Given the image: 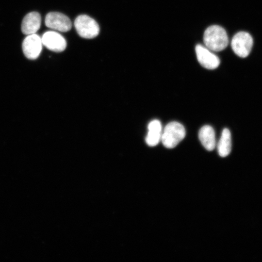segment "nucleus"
Wrapping results in <instances>:
<instances>
[{"instance_id": "obj_1", "label": "nucleus", "mask_w": 262, "mask_h": 262, "mask_svg": "<svg viewBox=\"0 0 262 262\" xmlns=\"http://www.w3.org/2000/svg\"><path fill=\"white\" fill-rule=\"evenodd\" d=\"M206 48L213 51H220L228 45L229 39L225 30L218 25H212L206 29L203 35Z\"/></svg>"}, {"instance_id": "obj_2", "label": "nucleus", "mask_w": 262, "mask_h": 262, "mask_svg": "<svg viewBox=\"0 0 262 262\" xmlns=\"http://www.w3.org/2000/svg\"><path fill=\"white\" fill-rule=\"evenodd\" d=\"M186 134L184 126L179 122L168 123L162 133L161 141L167 148H173L183 139Z\"/></svg>"}, {"instance_id": "obj_3", "label": "nucleus", "mask_w": 262, "mask_h": 262, "mask_svg": "<svg viewBox=\"0 0 262 262\" xmlns=\"http://www.w3.org/2000/svg\"><path fill=\"white\" fill-rule=\"evenodd\" d=\"M74 26L79 35L82 38H93L96 37L99 32L98 23L93 18L86 15L79 16L75 20Z\"/></svg>"}, {"instance_id": "obj_4", "label": "nucleus", "mask_w": 262, "mask_h": 262, "mask_svg": "<svg viewBox=\"0 0 262 262\" xmlns=\"http://www.w3.org/2000/svg\"><path fill=\"white\" fill-rule=\"evenodd\" d=\"M253 41L251 35L246 32H239L232 38L231 46L234 52L242 58L247 57L250 53Z\"/></svg>"}, {"instance_id": "obj_5", "label": "nucleus", "mask_w": 262, "mask_h": 262, "mask_svg": "<svg viewBox=\"0 0 262 262\" xmlns=\"http://www.w3.org/2000/svg\"><path fill=\"white\" fill-rule=\"evenodd\" d=\"M45 21L46 26L48 28L61 32H68L72 27L69 18L59 12L49 13L46 16Z\"/></svg>"}, {"instance_id": "obj_6", "label": "nucleus", "mask_w": 262, "mask_h": 262, "mask_svg": "<svg viewBox=\"0 0 262 262\" xmlns=\"http://www.w3.org/2000/svg\"><path fill=\"white\" fill-rule=\"evenodd\" d=\"M41 37L34 33L28 35L22 43V50L29 59L34 60L39 56L42 49Z\"/></svg>"}, {"instance_id": "obj_7", "label": "nucleus", "mask_w": 262, "mask_h": 262, "mask_svg": "<svg viewBox=\"0 0 262 262\" xmlns=\"http://www.w3.org/2000/svg\"><path fill=\"white\" fill-rule=\"evenodd\" d=\"M195 51L198 62L204 68L214 69L219 66V58L207 48L197 44L195 47Z\"/></svg>"}, {"instance_id": "obj_8", "label": "nucleus", "mask_w": 262, "mask_h": 262, "mask_svg": "<svg viewBox=\"0 0 262 262\" xmlns=\"http://www.w3.org/2000/svg\"><path fill=\"white\" fill-rule=\"evenodd\" d=\"M42 44L49 49L54 52L64 51L66 47L65 38L59 33L52 31L45 32L41 37Z\"/></svg>"}, {"instance_id": "obj_9", "label": "nucleus", "mask_w": 262, "mask_h": 262, "mask_svg": "<svg viewBox=\"0 0 262 262\" xmlns=\"http://www.w3.org/2000/svg\"><path fill=\"white\" fill-rule=\"evenodd\" d=\"M41 22V16L38 12H32L27 14L21 23L22 32L27 35L35 33L40 28Z\"/></svg>"}, {"instance_id": "obj_10", "label": "nucleus", "mask_w": 262, "mask_h": 262, "mask_svg": "<svg viewBox=\"0 0 262 262\" xmlns=\"http://www.w3.org/2000/svg\"><path fill=\"white\" fill-rule=\"evenodd\" d=\"M147 129L146 137L147 144L150 147L157 145L161 140L162 127L161 122L157 119L152 120L149 123Z\"/></svg>"}, {"instance_id": "obj_11", "label": "nucleus", "mask_w": 262, "mask_h": 262, "mask_svg": "<svg viewBox=\"0 0 262 262\" xmlns=\"http://www.w3.org/2000/svg\"><path fill=\"white\" fill-rule=\"evenodd\" d=\"M199 139L204 148L212 151L216 146L215 132L213 129L209 125L201 128L198 132Z\"/></svg>"}, {"instance_id": "obj_12", "label": "nucleus", "mask_w": 262, "mask_h": 262, "mask_svg": "<svg viewBox=\"0 0 262 262\" xmlns=\"http://www.w3.org/2000/svg\"><path fill=\"white\" fill-rule=\"evenodd\" d=\"M229 130L227 128L223 129L217 148L220 156L225 157L229 155L231 150V138Z\"/></svg>"}]
</instances>
